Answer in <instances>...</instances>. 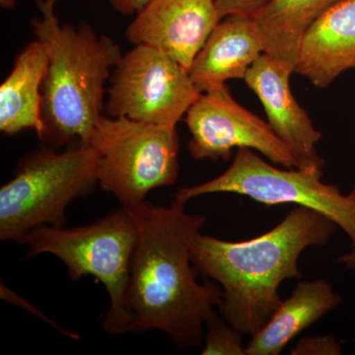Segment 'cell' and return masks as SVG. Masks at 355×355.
Instances as JSON below:
<instances>
[{"instance_id":"obj_2","label":"cell","mask_w":355,"mask_h":355,"mask_svg":"<svg viewBox=\"0 0 355 355\" xmlns=\"http://www.w3.org/2000/svg\"><path fill=\"white\" fill-rule=\"evenodd\" d=\"M338 228L323 214L297 207L272 230L246 241L200 233L191 248V261L196 270L221 287V316L243 335L252 336L282 304V282L302 277L299 259L303 252L326 246Z\"/></svg>"},{"instance_id":"obj_22","label":"cell","mask_w":355,"mask_h":355,"mask_svg":"<svg viewBox=\"0 0 355 355\" xmlns=\"http://www.w3.org/2000/svg\"><path fill=\"white\" fill-rule=\"evenodd\" d=\"M338 263L350 270H355V250L338 257Z\"/></svg>"},{"instance_id":"obj_24","label":"cell","mask_w":355,"mask_h":355,"mask_svg":"<svg viewBox=\"0 0 355 355\" xmlns=\"http://www.w3.org/2000/svg\"><path fill=\"white\" fill-rule=\"evenodd\" d=\"M349 196L350 198H352V200H355V182L354 184V187H352V191H350V193H349Z\"/></svg>"},{"instance_id":"obj_15","label":"cell","mask_w":355,"mask_h":355,"mask_svg":"<svg viewBox=\"0 0 355 355\" xmlns=\"http://www.w3.org/2000/svg\"><path fill=\"white\" fill-rule=\"evenodd\" d=\"M342 296L324 279L299 282L286 300L251 336L246 355H279L303 331L342 303Z\"/></svg>"},{"instance_id":"obj_21","label":"cell","mask_w":355,"mask_h":355,"mask_svg":"<svg viewBox=\"0 0 355 355\" xmlns=\"http://www.w3.org/2000/svg\"><path fill=\"white\" fill-rule=\"evenodd\" d=\"M151 0H108L110 6L121 15L130 16L139 13Z\"/></svg>"},{"instance_id":"obj_23","label":"cell","mask_w":355,"mask_h":355,"mask_svg":"<svg viewBox=\"0 0 355 355\" xmlns=\"http://www.w3.org/2000/svg\"><path fill=\"white\" fill-rule=\"evenodd\" d=\"M0 6L6 10H12L16 7V0H0Z\"/></svg>"},{"instance_id":"obj_4","label":"cell","mask_w":355,"mask_h":355,"mask_svg":"<svg viewBox=\"0 0 355 355\" xmlns=\"http://www.w3.org/2000/svg\"><path fill=\"white\" fill-rule=\"evenodd\" d=\"M99 153L74 142L62 151L42 146L27 154L0 190V240L20 242L32 229L64 227L67 207L98 184Z\"/></svg>"},{"instance_id":"obj_6","label":"cell","mask_w":355,"mask_h":355,"mask_svg":"<svg viewBox=\"0 0 355 355\" xmlns=\"http://www.w3.org/2000/svg\"><path fill=\"white\" fill-rule=\"evenodd\" d=\"M90 144L99 153L98 184L121 207L144 202L151 191L171 186L179 177L177 127L104 114Z\"/></svg>"},{"instance_id":"obj_11","label":"cell","mask_w":355,"mask_h":355,"mask_svg":"<svg viewBox=\"0 0 355 355\" xmlns=\"http://www.w3.org/2000/svg\"><path fill=\"white\" fill-rule=\"evenodd\" d=\"M292 73L265 53L250 67L244 80L263 104L268 125L291 149L298 169L323 173L324 160L316 147L322 132L292 94Z\"/></svg>"},{"instance_id":"obj_20","label":"cell","mask_w":355,"mask_h":355,"mask_svg":"<svg viewBox=\"0 0 355 355\" xmlns=\"http://www.w3.org/2000/svg\"><path fill=\"white\" fill-rule=\"evenodd\" d=\"M270 0H216L217 10L221 19L231 14L254 16Z\"/></svg>"},{"instance_id":"obj_14","label":"cell","mask_w":355,"mask_h":355,"mask_svg":"<svg viewBox=\"0 0 355 355\" xmlns=\"http://www.w3.org/2000/svg\"><path fill=\"white\" fill-rule=\"evenodd\" d=\"M49 64L46 44L35 38L14 60L12 69L0 86V132L8 137L24 130L44 132L42 88Z\"/></svg>"},{"instance_id":"obj_8","label":"cell","mask_w":355,"mask_h":355,"mask_svg":"<svg viewBox=\"0 0 355 355\" xmlns=\"http://www.w3.org/2000/svg\"><path fill=\"white\" fill-rule=\"evenodd\" d=\"M200 93L183 65L162 51L139 44L123 53L112 72L105 114L177 127Z\"/></svg>"},{"instance_id":"obj_18","label":"cell","mask_w":355,"mask_h":355,"mask_svg":"<svg viewBox=\"0 0 355 355\" xmlns=\"http://www.w3.org/2000/svg\"><path fill=\"white\" fill-rule=\"evenodd\" d=\"M340 343L331 336H306L291 349V355H340Z\"/></svg>"},{"instance_id":"obj_19","label":"cell","mask_w":355,"mask_h":355,"mask_svg":"<svg viewBox=\"0 0 355 355\" xmlns=\"http://www.w3.org/2000/svg\"><path fill=\"white\" fill-rule=\"evenodd\" d=\"M0 295H1V298L4 299V300L8 301V302L10 303H14L15 305L21 306V307L28 310V312H31L32 314L36 315V316L40 318V319L43 320V321L46 322V323L51 324V327H53V328L57 329V330L64 336L72 338V340H78V338H80L79 335L74 334L73 331L67 330V329L62 328V326L55 323V322L51 321L50 318H48L46 315L43 314L38 308L35 307L34 305L28 302V301L25 300L24 298L20 297L18 294H16L15 292L11 291V289L9 288L8 286H6V284L2 282L1 284H0Z\"/></svg>"},{"instance_id":"obj_10","label":"cell","mask_w":355,"mask_h":355,"mask_svg":"<svg viewBox=\"0 0 355 355\" xmlns=\"http://www.w3.org/2000/svg\"><path fill=\"white\" fill-rule=\"evenodd\" d=\"M220 20L216 0H151L135 14L125 37L133 46L162 51L190 70Z\"/></svg>"},{"instance_id":"obj_13","label":"cell","mask_w":355,"mask_h":355,"mask_svg":"<svg viewBox=\"0 0 355 355\" xmlns=\"http://www.w3.org/2000/svg\"><path fill=\"white\" fill-rule=\"evenodd\" d=\"M349 69H355V0L338 2L311 25L294 73L324 88Z\"/></svg>"},{"instance_id":"obj_17","label":"cell","mask_w":355,"mask_h":355,"mask_svg":"<svg viewBox=\"0 0 355 355\" xmlns=\"http://www.w3.org/2000/svg\"><path fill=\"white\" fill-rule=\"evenodd\" d=\"M243 334L214 313L205 323L203 355H246Z\"/></svg>"},{"instance_id":"obj_9","label":"cell","mask_w":355,"mask_h":355,"mask_svg":"<svg viewBox=\"0 0 355 355\" xmlns=\"http://www.w3.org/2000/svg\"><path fill=\"white\" fill-rule=\"evenodd\" d=\"M197 160H228L233 148L258 151L273 164L297 168L289 147L258 116L233 99L227 85L200 93L184 118Z\"/></svg>"},{"instance_id":"obj_12","label":"cell","mask_w":355,"mask_h":355,"mask_svg":"<svg viewBox=\"0 0 355 355\" xmlns=\"http://www.w3.org/2000/svg\"><path fill=\"white\" fill-rule=\"evenodd\" d=\"M265 51L253 16L231 14L219 21L189 72L198 90L205 92L225 85L230 79H245Z\"/></svg>"},{"instance_id":"obj_7","label":"cell","mask_w":355,"mask_h":355,"mask_svg":"<svg viewBox=\"0 0 355 355\" xmlns=\"http://www.w3.org/2000/svg\"><path fill=\"white\" fill-rule=\"evenodd\" d=\"M323 173L298 168L279 169L253 149L239 148L230 167L221 175L196 186L180 189L175 200L212 193H237L266 205L294 203L315 210L345 231L355 250V200L334 184H324Z\"/></svg>"},{"instance_id":"obj_3","label":"cell","mask_w":355,"mask_h":355,"mask_svg":"<svg viewBox=\"0 0 355 355\" xmlns=\"http://www.w3.org/2000/svg\"><path fill=\"white\" fill-rule=\"evenodd\" d=\"M57 0H36L31 20L35 38L46 44L49 64L42 88L44 146L58 149L90 144L105 114L107 80L123 53L116 41L98 35L88 23L62 24Z\"/></svg>"},{"instance_id":"obj_16","label":"cell","mask_w":355,"mask_h":355,"mask_svg":"<svg viewBox=\"0 0 355 355\" xmlns=\"http://www.w3.org/2000/svg\"><path fill=\"white\" fill-rule=\"evenodd\" d=\"M343 0H270L253 16L266 55L294 73L299 48L311 25Z\"/></svg>"},{"instance_id":"obj_5","label":"cell","mask_w":355,"mask_h":355,"mask_svg":"<svg viewBox=\"0 0 355 355\" xmlns=\"http://www.w3.org/2000/svg\"><path fill=\"white\" fill-rule=\"evenodd\" d=\"M137 242V228L125 207L87 225L65 228L44 225L20 240L28 247L26 258L51 254L64 263L69 279L95 277L108 292L109 309L103 330L112 336L128 333L125 294Z\"/></svg>"},{"instance_id":"obj_1","label":"cell","mask_w":355,"mask_h":355,"mask_svg":"<svg viewBox=\"0 0 355 355\" xmlns=\"http://www.w3.org/2000/svg\"><path fill=\"white\" fill-rule=\"evenodd\" d=\"M184 205L174 200L169 207L146 200L123 207L137 228L125 301L128 333L163 331L179 349L203 342L223 295L220 286L196 277L191 248L207 217Z\"/></svg>"}]
</instances>
